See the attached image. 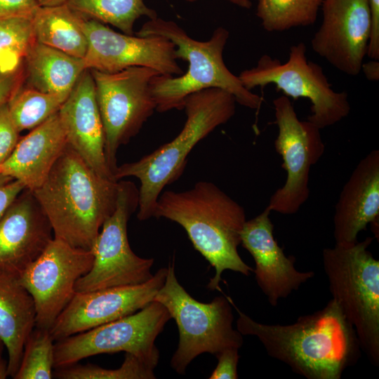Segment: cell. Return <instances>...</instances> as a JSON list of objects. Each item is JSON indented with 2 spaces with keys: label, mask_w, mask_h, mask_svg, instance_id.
<instances>
[{
  "label": "cell",
  "mask_w": 379,
  "mask_h": 379,
  "mask_svg": "<svg viewBox=\"0 0 379 379\" xmlns=\"http://www.w3.org/2000/svg\"><path fill=\"white\" fill-rule=\"evenodd\" d=\"M231 302L239 314L238 331L258 338L270 357L307 379H340L360 357L357 333L333 299L288 325L257 322Z\"/></svg>",
  "instance_id": "cell-1"
},
{
  "label": "cell",
  "mask_w": 379,
  "mask_h": 379,
  "mask_svg": "<svg viewBox=\"0 0 379 379\" xmlns=\"http://www.w3.org/2000/svg\"><path fill=\"white\" fill-rule=\"evenodd\" d=\"M119 188V181L98 174L67 144L44 183L32 192L54 238L91 250L116 208Z\"/></svg>",
  "instance_id": "cell-2"
},
{
  "label": "cell",
  "mask_w": 379,
  "mask_h": 379,
  "mask_svg": "<svg viewBox=\"0 0 379 379\" xmlns=\"http://www.w3.org/2000/svg\"><path fill=\"white\" fill-rule=\"evenodd\" d=\"M153 217L168 219L184 228L194 248L215 270L207 285L209 289L220 291L225 270L245 276L253 272L237 250L246 221L245 211L214 183L200 181L183 192L164 191Z\"/></svg>",
  "instance_id": "cell-3"
},
{
  "label": "cell",
  "mask_w": 379,
  "mask_h": 379,
  "mask_svg": "<svg viewBox=\"0 0 379 379\" xmlns=\"http://www.w3.org/2000/svg\"><path fill=\"white\" fill-rule=\"evenodd\" d=\"M135 35H158L169 39L175 46L177 59L188 62L186 72L181 75L157 74L152 78L149 88L156 102V111L183 109L188 95L210 88L231 93L237 103L246 107L260 108L262 98L246 89L238 76L225 65L223 51L230 36L227 29L219 27L209 40L199 41L190 37L175 22L157 17L145 22Z\"/></svg>",
  "instance_id": "cell-4"
},
{
  "label": "cell",
  "mask_w": 379,
  "mask_h": 379,
  "mask_svg": "<svg viewBox=\"0 0 379 379\" xmlns=\"http://www.w3.org/2000/svg\"><path fill=\"white\" fill-rule=\"evenodd\" d=\"M237 103L231 93L218 88L190 94L184 102L186 121L173 140L138 161L117 166L113 175L116 181L135 177L140 182L137 214L140 220L153 217L159 195L180 178L188 154L199 141L234 115Z\"/></svg>",
  "instance_id": "cell-5"
},
{
  "label": "cell",
  "mask_w": 379,
  "mask_h": 379,
  "mask_svg": "<svg viewBox=\"0 0 379 379\" xmlns=\"http://www.w3.org/2000/svg\"><path fill=\"white\" fill-rule=\"evenodd\" d=\"M373 237L323 251L330 292L354 327L361 350L379 365V261L368 251Z\"/></svg>",
  "instance_id": "cell-6"
},
{
  "label": "cell",
  "mask_w": 379,
  "mask_h": 379,
  "mask_svg": "<svg viewBox=\"0 0 379 379\" xmlns=\"http://www.w3.org/2000/svg\"><path fill=\"white\" fill-rule=\"evenodd\" d=\"M154 300L165 306L178 328V345L171 360L178 373L184 374L203 353L215 356L225 349L242 346L243 335L232 326L231 299L221 295L208 303L197 301L178 282L173 262L168 265L165 282Z\"/></svg>",
  "instance_id": "cell-7"
},
{
  "label": "cell",
  "mask_w": 379,
  "mask_h": 379,
  "mask_svg": "<svg viewBox=\"0 0 379 379\" xmlns=\"http://www.w3.org/2000/svg\"><path fill=\"white\" fill-rule=\"evenodd\" d=\"M306 51L303 42L291 46L284 63L265 54L255 67L242 71L238 77L249 91L274 84L285 96L310 100L311 114L307 120L323 129L347 117L350 104L347 93L333 90L321 67L307 60Z\"/></svg>",
  "instance_id": "cell-8"
},
{
  "label": "cell",
  "mask_w": 379,
  "mask_h": 379,
  "mask_svg": "<svg viewBox=\"0 0 379 379\" xmlns=\"http://www.w3.org/2000/svg\"><path fill=\"white\" fill-rule=\"evenodd\" d=\"M171 319L165 306L153 300L132 314L56 340L54 368L97 354L125 352L155 368L159 359L155 340Z\"/></svg>",
  "instance_id": "cell-9"
},
{
  "label": "cell",
  "mask_w": 379,
  "mask_h": 379,
  "mask_svg": "<svg viewBox=\"0 0 379 379\" xmlns=\"http://www.w3.org/2000/svg\"><path fill=\"white\" fill-rule=\"evenodd\" d=\"M119 182L116 208L103 223L91 249L93 265L77 281V293L137 285L153 277L151 269L154 259L135 255L128 239V221L138 207V189L131 181Z\"/></svg>",
  "instance_id": "cell-10"
},
{
  "label": "cell",
  "mask_w": 379,
  "mask_h": 379,
  "mask_svg": "<svg viewBox=\"0 0 379 379\" xmlns=\"http://www.w3.org/2000/svg\"><path fill=\"white\" fill-rule=\"evenodd\" d=\"M90 71L103 124L105 159L114 175L119 148L140 132L156 110L149 82L160 74L145 67H131L115 73Z\"/></svg>",
  "instance_id": "cell-11"
},
{
  "label": "cell",
  "mask_w": 379,
  "mask_h": 379,
  "mask_svg": "<svg viewBox=\"0 0 379 379\" xmlns=\"http://www.w3.org/2000/svg\"><path fill=\"white\" fill-rule=\"evenodd\" d=\"M278 135L274 148L283 160L286 182L271 196L267 206L284 215L296 213L310 197V173L323 155L325 146L320 130L310 121L298 119L288 97L273 100Z\"/></svg>",
  "instance_id": "cell-12"
},
{
  "label": "cell",
  "mask_w": 379,
  "mask_h": 379,
  "mask_svg": "<svg viewBox=\"0 0 379 379\" xmlns=\"http://www.w3.org/2000/svg\"><path fill=\"white\" fill-rule=\"evenodd\" d=\"M93 262L91 250L51 239L18 279L33 298L36 328L50 330L74 295L77 281L91 270Z\"/></svg>",
  "instance_id": "cell-13"
},
{
  "label": "cell",
  "mask_w": 379,
  "mask_h": 379,
  "mask_svg": "<svg viewBox=\"0 0 379 379\" xmlns=\"http://www.w3.org/2000/svg\"><path fill=\"white\" fill-rule=\"evenodd\" d=\"M83 29L88 42L84 58L86 69L115 73L145 67L164 76L184 73L177 62L175 44L164 36L119 33L95 20L84 19Z\"/></svg>",
  "instance_id": "cell-14"
},
{
  "label": "cell",
  "mask_w": 379,
  "mask_h": 379,
  "mask_svg": "<svg viewBox=\"0 0 379 379\" xmlns=\"http://www.w3.org/2000/svg\"><path fill=\"white\" fill-rule=\"evenodd\" d=\"M323 20L311 40L312 50L338 71H361L372 30L368 0H323Z\"/></svg>",
  "instance_id": "cell-15"
},
{
  "label": "cell",
  "mask_w": 379,
  "mask_h": 379,
  "mask_svg": "<svg viewBox=\"0 0 379 379\" xmlns=\"http://www.w3.org/2000/svg\"><path fill=\"white\" fill-rule=\"evenodd\" d=\"M167 267L146 282L86 293L76 292L49 332L54 341L132 314L142 309L164 285Z\"/></svg>",
  "instance_id": "cell-16"
},
{
  "label": "cell",
  "mask_w": 379,
  "mask_h": 379,
  "mask_svg": "<svg viewBox=\"0 0 379 379\" xmlns=\"http://www.w3.org/2000/svg\"><path fill=\"white\" fill-rule=\"evenodd\" d=\"M32 191L25 189L0 218V274L18 279L53 238Z\"/></svg>",
  "instance_id": "cell-17"
},
{
  "label": "cell",
  "mask_w": 379,
  "mask_h": 379,
  "mask_svg": "<svg viewBox=\"0 0 379 379\" xmlns=\"http://www.w3.org/2000/svg\"><path fill=\"white\" fill-rule=\"evenodd\" d=\"M267 207L255 218L246 220L241 235V244L252 255L258 286L275 307L280 299L314 276V272H300L294 266L295 258L286 256L273 234L274 225Z\"/></svg>",
  "instance_id": "cell-18"
},
{
  "label": "cell",
  "mask_w": 379,
  "mask_h": 379,
  "mask_svg": "<svg viewBox=\"0 0 379 379\" xmlns=\"http://www.w3.org/2000/svg\"><path fill=\"white\" fill-rule=\"evenodd\" d=\"M58 114L68 145L98 174L115 180L105 159L103 124L89 69L80 76Z\"/></svg>",
  "instance_id": "cell-19"
},
{
  "label": "cell",
  "mask_w": 379,
  "mask_h": 379,
  "mask_svg": "<svg viewBox=\"0 0 379 379\" xmlns=\"http://www.w3.org/2000/svg\"><path fill=\"white\" fill-rule=\"evenodd\" d=\"M379 216V150L357 164L344 185L335 206V244L357 241L359 233Z\"/></svg>",
  "instance_id": "cell-20"
},
{
  "label": "cell",
  "mask_w": 379,
  "mask_h": 379,
  "mask_svg": "<svg viewBox=\"0 0 379 379\" xmlns=\"http://www.w3.org/2000/svg\"><path fill=\"white\" fill-rule=\"evenodd\" d=\"M67 144L58 112L20 138L10 156L0 165V173L34 191L44 183Z\"/></svg>",
  "instance_id": "cell-21"
},
{
  "label": "cell",
  "mask_w": 379,
  "mask_h": 379,
  "mask_svg": "<svg viewBox=\"0 0 379 379\" xmlns=\"http://www.w3.org/2000/svg\"><path fill=\"white\" fill-rule=\"evenodd\" d=\"M32 297L18 279L0 274V339L8 352V375L16 373L25 343L35 327Z\"/></svg>",
  "instance_id": "cell-22"
},
{
  "label": "cell",
  "mask_w": 379,
  "mask_h": 379,
  "mask_svg": "<svg viewBox=\"0 0 379 379\" xmlns=\"http://www.w3.org/2000/svg\"><path fill=\"white\" fill-rule=\"evenodd\" d=\"M25 85L41 92L68 96L86 69L84 59L34 41L22 60Z\"/></svg>",
  "instance_id": "cell-23"
},
{
  "label": "cell",
  "mask_w": 379,
  "mask_h": 379,
  "mask_svg": "<svg viewBox=\"0 0 379 379\" xmlns=\"http://www.w3.org/2000/svg\"><path fill=\"white\" fill-rule=\"evenodd\" d=\"M84 20L66 3L40 6L31 19L34 41L84 59L88 46Z\"/></svg>",
  "instance_id": "cell-24"
},
{
  "label": "cell",
  "mask_w": 379,
  "mask_h": 379,
  "mask_svg": "<svg viewBox=\"0 0 379 379\" xmlns=\"http://www.w3.org/2000/svg\"><path fill=\"white\" fill-rule=\"evenodd\" d=\"M66 4L83 18L113 25L128 35H134L138 18L157 17L143 0H67Z\"/></svg>",
  "instance_id": "cell-25"
},
{
  "label": "cell",
  "mask_w": 379,
  "mask_h": 379,
  "mask_svg": "<svg viewBox=\"0 0 379 379\" xmlns=\"http://www.w3.org/2000/svg\"><path fill=\"white\" fill-rule=\"evenodd\" d=\"M68 96L39 91L21 84L12 93L7 105L20 132L32 130L58 112Z\"/></svg>",
  "instance_id": "cell-26"
},
{
  "label": "cell",
  "mask_w": 379,
  "mask_h": 379,
  "mask_svg": "<svg viewBox=\"0 0 379 379\" xmlns=\"http://www.w3.org/2000/svg\"><path fill=\"white\" fill-rule=\"evenodd\" d=\"M323 0H257L256 15L269 32L312 25Z\"/></svg>",
  "instance_id": "cell-27"
},
{
  "label": "cell",
  "mask_w": 379,
  "mask_h": 379,
  "mask_svg": "<svg viewBox=\"0 0 379 379\" xmlns=\"http://www.w3.org/2000/svg\"><path fill=\"white\" fill-rule=\"evenodd\" d=\"M54 340L48 330L36 328L27 338L14 379L53 378Z\"/></svg>",
  "instance_id": "cell-28"
},
{
  "label": "cell",
  "mask_w": 379,
  "mask_h": 379,
  "mask_svg": "<svg viewBox=\"0 0 379 379\" xmlns=\"http://www.w3.org/2000/svg\"><path fill=\"white\" fill-rule=\"evenodd\" d=\"M53 377L62 379H154V368L130 353H126L121 366L107 369L95 365H71L57 368Z\"/></svg>",
  "instance_id": "cell-29"
},
{
  "label": "cell",
  "mask_w": 379,
  "mask_h": 379,
  "mask_svg": "<svg viewBox=\"0 0 379 379\" xmlns=\"http://www.w3.org/2000/svg\"><path fill=\"white\" fill-rule=\"evenodd\" d=\"M34 41L31 19H0V72L3 59L13 58L22 62L29 46Z\"/></svg>",
  "instance_id": "cell-30"
},
{
  "label": "cell",
  "mask_w": 379,
  "mask_h": 379,
  "mask_svg": "<svg viewBox=\"0 0 379 379\" xmlns=\"http://www.w3.org/2000/svg\"><path fill=\"white\" fill-rule=\"evenodd\" d=\"M20 133L11 116L6 102L0 106V165L15 147L20 138Z\"/></svg>",
  "instance_id": "cell-31"
},
{
  "label": "cell",
  "mask_w": 379,
  "mask_h": 379,
  "mask_svg": "<svg viewBox=\"0 0 379 379\" xmlns=\"http://www.w3.org/2000/svg\"><path fill=\"white\" fill-rule=\"evenodd\" d=\"M239 349L230 347L223 350L215 357L218 359V364L212 373L210 379H237V364L239 359L238 353Z\"/></svg>",
  "instance_id": "cell-32"
},
{
  "label": "cell",
  "mask_w": 379,
  "mask_h": 379,
  "mask_svg": "<svg viewBox=\"0 0 379 379\" xmlns=\"http://www.w3.org/2000/svg\"><path fill=\"white\" fill-rule=\"evenodd\" d=\"M40 6L36 0H0V19H32Z\"/></svg>",
  "instance_id": "cell-33"
},
{
  "label": "cell",
  "mask_w": 379,
  "mask_h": 379,
  "mask_svg": "<svg viewBox=\"0 0 379 379\" xmlns=\"http://www.w3.org/2000/svg\"><path fill=\"white\" fill-rule=\"evenodd\" d=\"M25 189L20 181L0 173V218Z\"/></svg>",
  "instance_id": "cell-34"
},
{
  "label": "cell",
  "mask_w": 379,
  "mask_h": 379,
  "mask_svg": "<svg viewBox=\"0 0 379 379\" xmlns=\"http://www.w3.org/2000/svg\"><path fill=\"white\" fill-rule=\"evenodd\" d=\"M372 17V30L367 55L379 60V0H368Z\"/></svg>",
  "instance_id": "cell-35"
},
{
  "label": "cell",
  "mask_w": 379,
  "mask_h": 379,
  "mask_svg": "<svg viewBox=\"0 0 379 379\" xmlns=\"http://www.w3.org/2000/svg\"><path fill=\"white\" fill-rule=\"evenodd\" d=\"M20 82L19 74L15 71L0 72V106L6 103Z\"/></svg>",
  "instance_id": "cell-36"
},
{
  "label": "cell",
  "mask_w": 379,
  "mask_h": 379,
  "mask_svg": "<svg viewBox=\"0 0 379 379\" xmlns=\"http://www.w3.org/2000/svg\"><path fill=\"white\" fill-rule=\"evenodd\" d=\"M361 70L368 80L378 81L379 79V60L371 61L362 65Z\"/></svg>",
  "instance_id": "cell-37"
},
{
  "label": "cell",
  "mask_w": 379,
  "mask_h": 379,
  "mask_svg": "<svg viewBox=\"0 0 379 379\" xmlns=\"http://www.w3.org/2000/svg\"><path fill=\"white\" fill-rule=\"evenodd\" d=\"M187 2H194L199 0H185ZM230 2L244 8H250L252 6V3L250 0H227Z\"/></svg>",
  "instance_id": "cell-38"
},
{
  "label": "cell",
  "mask_w": 379,
  "mask_h": 379,
  "mask_svg": "<svg viewBox=\"0 0 379 379\" xmlns=\"http://www.w3.org/2000/svg\"><path fill=\"white\" fill-rule=\"evenodd\" d=\"M8 375V361H6L0 354V379H5Z\"/></svg>",
  "instance_id": "cell-39"
},
{
  "label": "cell",
  "mask_w": 379,
  "mask_h": 379,
  "mask_svg": "<svg viewBox=\"0 0 379 379\" xmlns=\"http://www.w3.org/2000/svg\"><path fill=\"white\" fill-rule=\"evenodd\" d=\"M41 6H53L63 4L67 0H36Z\"/></svg>",
  "instance_id": "cell-40"
},
{
  "label": "cell",
  "mask_w": 379,
  "mask_h": 379,
  "mask_svg": "<svg viewBox=\"0 0 379 379\" xmlns=\"http://www.w3.org/2000/svg\"><path fill=\"white\" fill-rule=\"evenodd\" d=\"M370 224H371V230L375 235V237H377V239L378 240V218Z\"/></svg>",
  "instance_id": "cell-41"
},
{
  "label": "cell",
  "mask_w": 379,
  "mask_h": 379,
  "mask_svg": "<svg viewBox=\"0 0 379 379\" xmlns=\"http://www.w3.org/2000/svg\"><path fill=\"white\" fill-rule=\"evenodd\" d=\"M4 347H5V346H4V343H3V342L1 341V340L0 339V354H1V352H2L3 349H4Z\"/></svg>",
  "instance_id": "cell-42"
}]
</instances>
